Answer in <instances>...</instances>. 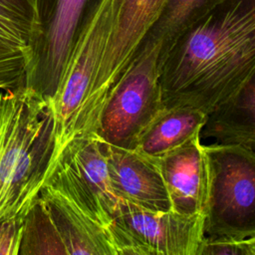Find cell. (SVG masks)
<instances>
[{"label":"cell","mask_w":255,"mask_h":255,"mask_svg":"<svg viewBox=\"0 0 255 255\" xmlns=\"http://www.w3.org/2000/svg\"><path fill=\"white\" fill-rule=\"evenodd\" d=\"M255 72V0H222L188 28L160 62L164 107L211 113Z\"/></svg>","instance_id":"6da1fadb"},{"label":"cell","mask_w":255,"mask_h":255,"mask_svg":"<svg viewBox=\"0 0 255 255\" xmlns=\"http://www.w3.org/2000/svg\"><path fill=\"white\" fill-rule=\"evenodd\" d=\"M49 97L31 84L0 90V222L25 218L40 196L53 152Z\"/></svg>","instance_id":"7a4b0ae2"},{"label":"cell","mask_w":255,"mask_h":255,"mask_svg":"<svg viewBox=\"0 0 255 255\" xmlns=\"http://www.w3.org/2000/svg\"><path fill=\"white\" fill-rule=\"evenodd\" d=\"M207 192L204 234L255 237V150L239 143L204 145Z\"/></svg>","instance_id":"3957f363"},{"label":"cell","mask_w":255,"mask_h":255,"mask_svg":"<svg viewBox=\"0 0 255 255\" xmlns=\"http://www.w3.org/2000/svg\"><path fill=\"white\" fill-rule=\"evenodd\" d=\"M113 5L114 0H97L83 19L56 92L50 98L54 140L46 179L75 137L82 109L111 38Z\"/></svg>","instance_id":"277c9868"},{"label":"cell","mask_w":255,"mask_h":255,"mask_svg":"<svg viewBox=\"0 0 255 255\" xmlns=\"http://www.w3.org/2000/svg\"><path fill=\"white\" fill-rule=\"evenodd\" d=\"M160 78V47L143 42L110 91L96 133L106 142L133 149L139 134L164 108Z\"/></svg>","instance_id":"5b68a950"},{"label":"cell","mask_w":255,"mask_h":255,"mask_svg":"<svg viewBox=\"0 0 255 255\" xmlns=\"http://www.w3.org/2000/svg\"><path fill=\"white\" fill-rule=\"evenodd\" d=\"M204 215L155 211L120 200L110 225L117 255H197Z\"/></svg>","instance_id":"8992f818"},{"label":"cell","mask_w":255,"mask_h":255,"mask_svg":"<svg viewBox=\"0 0 255 255\" xmlns=\"http://www.w3.org/2000/svg\"><path fill=\"white\" fill-rule=\"evenodd\" d=\"M168 0H114L113 30L94 84L82 109L76 134L95 132L106 99L136 55Z\"/></svg>","instance_id":"52a82bcc"},{"label":"cell","mask_w":255,"mask_h":255,"mask_svg":"<svg viewBox=\"0 0 255 255\" xmlns=\"http://www.w3.org/2000/svg\"><path fill=\"white\" fill-rule=\"evenodd\" d=\"M40 196L58 220L67 254L117 255L109 225L65 156L43 183Z\"/></svg>","instance_id":"ba28073f"},{"label":"cell","mask_w":255,"mask_h":255,"mask_svg":"<svg viewBox=\"0 0 255 255\" xmlns=\"http://www.w3.org/2000/svg\"><path fill=\"white\" fill-rule=\"evenodd\" d=\"M104 142L112 186L119 199L149 210H171L156 159L135 149Z\"/></svg>","instance_id":"9c48e42d"},{"label":"cell","mask_w":255,"mask_h":255,"mask_svg":"<svg viewBox=\"0 0 255 255\" xmlns=\"http://www.w3.org/2000/svg\"><path fill=\"white\" fill-rule=\"evenodd\" d=\"M89 0H57L27 81L51 98L58 87Z\"/></svg>","instance_id":"30bf717a"},{"label":"cell","mask_w":255,"mask_h":255,"mask_svg":"<svg viewBox=\"0 0 255 255\" xmlns=\"http://www.w3.org/2000/svg\"><path fill=\"white\" fill-rule=\"evenodd\" d=\"M154 158L167 189L171 210L183 215L203 214L207 170L201 133Z\"/></svg>","instance_id":"8fae6325"},{"label":"cell","mask_w":255,"mask_h":255,"mask_svg":"<svg viewBox=\"0 0 255 255\" xmlns=\"http://www.w3.org/2000/svg\"><path fill=\"white\" fill-rule=\"evenodd\" d=\"M62 156L68 159L110 228L120 199L112 186L104 140L96 132L75 137Z\"/></svg>","instance_id":"7c38bea8"},{"label":"cell","mask_w":255,"mask_h":255,"mask_svg":"<svg viewBox=\"0 0 255 255\" xmlns=\"http://www.w3.org/2000/svg\"><path fill=\"white\" fill-rule=\"evenodd\" d=\"M201 137L255 150V72L232 97L208 114Z\"/></svg>","instance_id":"4fadbf2b"},{"label":"cell","mask_w":255,"mask_h":255,"mask_svg":"<svg viewBox=\"0 0 255 255\" xmlns=\"http://www.w3.org/2000/svg\"><path fill=\"white\" fill-rule=\"evenodd\" d=\"M207 116L191 106L164 107L139 134L133 149L150 157H159L201 133Z\"/></svg>","instance_id":"5bb4252c"},{"label":"cell","mask_w":255,"mask_h":255,"mask_svg":"<svg viewBox=\"0 0 255 255\" xmlns=\"http://www.w3.org/2000/svg\"><path fill=\"white\" fill-rule=\"evenodd\" d=\"M222 0H168L143 42L160 47V62L174 42ZM141 45V44H140Z\"/></svg>","instance_id":"9a60e30c"},{"label":"cell","mask_w":255,"mask_h":255,"mask_svg":"<svg viewBox=\"0 0 255 255\" xmlns=\"http://www.w3.org/2000/svg\"><path fill=\"white\" fill-rule=\"evenodd\" d=\"M20 254H67L58 220L41 196L25 217Z\"/></svg>","instance_id":"2e32d148"},{"label":"cell","mask_w":255,"mask_h":255,"mask_svg":"<svg viewBox=\"0 0 255 255\" xmlns=\"http://www.w3.org/2000/svg\"><path fill=\"white\" fill-rule=\"evenodd\" d=\"M44 35V28L29 17L0 0V44L36 54ZM35 63V62H34Z\"/></svg>","instance_id":"e0dca14e"},{"label":"cell","mask_w":255,"mask_h":255,"mask_svg":"<svg viewBox=\"0 0 255 255\" xmlns=\"http://www.w3.org/2000/svg\"><path fill=\"white\" fill-rule=\"evenodd\" d=\"M34 62L33 55L0 45V90L17 88L27 83Z\"/></svg>","instance_id":"ac0fdd59"},{"label":"cell","mask_w":255,"mask_h":255,"mask_svg":"<svg viewBox=\"0 0 255 255\" xmlns=\"http://www.w3.org/2000/svg\"><path fill=\"white\" fill-rule=\"evenodd\" d=\"M197 255H255V249L249 239L235 240L205 235Z\"/></svg>","instance_id":"d6986e66"},{"label":"cell","mask_w":255,"mask_h":255,"mask_svg":"<svg viewBox=\"0 0 255 255\" xmlns=\"http://www.w3.org/2000/svg\"><path fill=\"white\" fill-rule=\"evenodd\" d=\"M25 218L0 222V255L20 254Z\"/></svg>","instance_id":"ffe728a7"},{"label":"cell","mask_w":255,"mask_h":255,"mask_svg":"<svg viewBox=\"0 0 255 255\" xmlns=\"http://www.w3.org/2000/svg\"><path fill=\"white\" fill-rule=\"evenodd\" d=\"M7 5L17 9L18 11L29 17L38 26L44 28L41 14L40 0H1ZM45 31V29H44Z\"/></svg>","instance_id":"44dd1931"},{"label":"cell","mask_w":255,"mask_h":255,"mask_svg":"<svg viewBox=\"0 0 255 255\" xmlns=\"http://www.w3.org/2000/svg\"><path fill=\"white\" fill-rule=\"evenodd\" d=\"M248 239H249L250 243L252 244V246H253L254 249H255V237H253V238H248Z\"/></svg>","instance_id":"7402d4cb"},{"label":"cell","mask_w":255,"mask_h":255,"mask_svg":"<svg viewBox=\"0 0 255 255\" xmlns=\"http://www.w3.org/2000/svg\"><path fill=\"white\" fill-rule=\"evenodd\" d=\"M0 45H1V44H0ZM2 46H3V45H2Z\"/></svg>","instance_id":"603a6c76"}]
</instances>
